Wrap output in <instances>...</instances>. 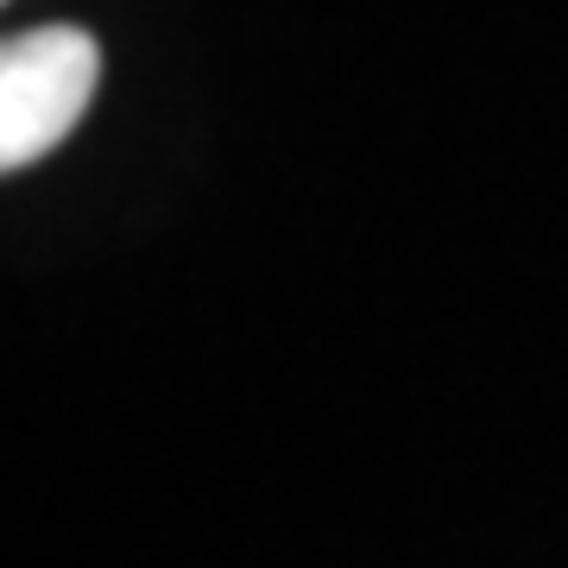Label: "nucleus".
I'll return each instance as SVG.
<instances>
[{
  "instance_id": "f257e3e1",
  "label": "nucleus",
  "mask_w": 568,
  "mask_h": 568,
  "mask_svg": "<svg viewBox=\"0 0 568 568\" xmlns=\"http://www.w3.org/2000/svg\"><path fill=\"white\" fill-rule=\"evenodd\" d=\"M102 44L82 26H32L0 51V171H26L58 152L89 114Z\"/></svg>"
}]
</instances>
